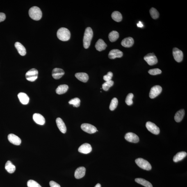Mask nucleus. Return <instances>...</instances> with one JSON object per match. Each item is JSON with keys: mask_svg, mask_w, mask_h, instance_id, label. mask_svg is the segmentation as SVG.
<instances>
[{"mask_svg": "<svg viewBox=\"0 0 187 187\" xmlns=\"http://www.w3.org/2000/svg\"><path fill=\"white\" fill-rule=\"evenodd\" d=\"M114 81H106L102 85V89L105 91H108L110 87L113 86Z\"/></svg>", "mask_w": 187, "mask_h": 187, "instance_id": "obj_33", "label": "nucleus"}, {"mask_svg": "<svg viewBox=\"0 0 187 187\" xmlns=\"http://www.w3.org/2000/svg\"><path fill=\"white\" fill-rule=\"evenodd\" d=\"M111 17L112 19L117 22H120L122 19L121 14L118 11L114 12L112 14Z\"/></svg>", "mask_w": 187, "mask_h": 187, "instance_id": "obj_29", "label": "nucleus"}, {"mask_svg": "<svg viewBox=\"0 0 187 187\" xmlns=\"http://www.w3.org/2000/svg\"><path fill=\"white\" fill-rule=\"evenodd\" d=\"M134 95L132 93H129L128 94L126 99V103L128 106H131L133 103L132 99Z\"/></svg>", "mask_w": 187, "mask_h": 187, "instance_id": "obj_35", "label": "nucleus"}, {"mask_svg": "<svg viewBox=\"0 0 187 187\" xmlns=\"http://www.w3.org/2000/svg\"><path fill=\"white\" fill-rule=\"evenodd\" d=\"M123 53L118 49H115L111 50L108 54V57L110 59H113L117 58L122 57Z\"/></svg>", "mask_w": 187, "mask_h": 187, "instance_id": "obj_12", "label": "nucleus"}, {"mask_svg": "<svg viewBox=\"0 0 187 187\" xmlns=\"http://www.w3.org/2000/svg\"><path fill=\"white\" fill-rule=\"evenodd\" d=\"M119 37V34L116 31H112L109 33L108 38L111 42H114L117 40Z\"/></svg>", "mask_w": 187, "mask_h": 187, "instance_id": "obj_30", "label": "nucleus"}, {"mask_svg": "<svg viewBox=\"0 0 187 187\" xmlns=\"http://www.w3.org/2000/svg\"><path fill=\"white\" fill-rule=\"evenodd\" d=\"M136 164L140 168L144 170H150L152 168L149 162L142 158H137L135 160Z\"/></svg>", "mask_w": 187, "mask_h": 187, "instance_id": "obj_4", "label": "nucleus"}, {"mask_svg": "<svg viewBox=\"0 0 187 187\" xmlns=\"http://www.w3.org/2000/svg\"><path fill=\"white\" fill-rule=\"evenodd\" d=\"M148 72L150 74L152 75H155L161 74V71L158 68L153 69L149 70Z\"/></svg>", "mask_w": 187, "mask_h": 187, "instance_id": "obj_37", "label": "nucleus"}, {"mask_svg": "<svg viewBox=\"0 0 187 187\" xmlns=\"http://www.w3.org/2000/svg\"><path fill=\"white\" fill-rule=\"evenodd\" d=\"M80 103H81V100L78 98H75L69 101V104L72 105L74 107H76V108H78L80 106Z\"/></svg>", "mask_w": 187, "mask_h": 187, "instance_id": "obj_31", "label": "nucleus"}, {"mask_svg": "<svg viewBox=\"0 0 187 187\" xmlns=\"http://www.w3.org/2000/svg\"><path fill=\"white\" fill-rule=\"evenodd\" d=\"M6 19V15L3 12H0V22H3Z\"/></svg>", "mask_w": 187, "mask_h": 187, "instance_id": "obj_40", "label": "nucleus"}, {"mask_svg": "<svg viewBox=\"0 0 187 187\" xmlns=\"http://www.w3.org/2000/svg\"><path fill=\"white\" fill-rule=\"evenodd\" d=\"M137 26H138V27L142 28V27L143 26V25L142 24V23L140 21V22H139L137 24Z\"/></svg>", "mask_w": 187, "mask_h": 187, "instance_id": "obj_41", "label": "nucleus"}, {"mask_svg": "<svg viewBox=\"0 0 187 187\" xmlns=\"http://www.w3.org/2000/svg\"><path fill=\"white\" fill-rule=\"evenodd\" d=\"M134 42V40L132 37H128L123 40L121 44L124 47L130 48L133 45Z\"/></svg>", "mask_w": 187, "mask_h": 187, "instance_id": "obj_19", "label": "nucleus"}, {"mask_svg": "<svg viewBox=\"0 0 187 187\" xmlns=\"http://www.w3.org/2000/svg\"><path fill=\"white\" fill-rule=\"evenodd\" d=\"M28 187H42L36 181L33 180H30L27 183Z\"/></svg>", "mask_w": 187, "mask_h": 187, "instance_id": "obj_36", "label": "nucleus"}, {"mask_svg": "<svg viewBox=\"0 0 187 187\" xmlns=\"http://www.w3.org/2000/svg\"><path fill=\"white\" fill-rule=\"evenodd\" d=\"M94 187H101V185L99 184V183H98Z\"/></svg>", "mask_w": 187, "mask_h": 187, "instance_id": "obj_42", "label": "nucleus"}, {"mask_svg": "<svg viewBox=\"0 0 187 187\" xmlns=\"http://www.w3.org/2000/svg\"><path fill=\"white\" fill-rule=\"evenodd\" d=\"M113 76V73L111 72H108L107 74L103 77V79L106 81H111Z\"/></svg>", "mask_w": 187, "mask_h": 187, "instance_id": "obj_38", "label": "nucleus"}, {"mask_svg": "<svg viewBox=\"0 0 187 187\" xmlns=\"http://www.w3.org/2000/svg\"><path fill=\"white\" fill-rule=\"evenodd\" d=\"M185 115V111L184 109L179 110L177 112L175 116V120L176 122H180L183 118Z\"/></svg>", "mask_w": 187, "mask_h": 187, "instance_id": "obj_26", "label": "nucleus"}, {"mask_svg": "<svg viewBox=\"0 0 187 187\" xmlns=\"http://www.w3.org/2000/svg\"><path fill=\"white\" fill-rule=\"evenodd\" d=\"M75 76L79 81L83 83H86L89 79L88 74L84 72L77 73L75 75Z\"/></svg>", "mask_w": 187, "mask_h": 187, "instance_id": "obj_22", "label": "nucleus"}, {"mask_svg": "<svg viewBox=\"0 0 187 187\" xmlns=\"http://www.w3.org/2000/svg\"><path fill=\"white\" fill-rule=\"evenodd\" d=\"M126 140L132 143H137L139 141V139L137 135L132 132H128L125 136Z\"/></svg>", "mask_w": 187, "mask_h": 187, "instance_id": "obj_11", "label": "nucleus"}, {"mask_svg": "<svg viewBox=\"0 0 187 187\" xmlns=\"http://www.w3.org/2000/svg\"><path fill=\"white\" fill-rule=\"evenodd\" d=\"M70 31L67 28H61L58 30L57 32V36L60 40L63 41H68L70 37Z\"/></svg>", "mask_w": 187, "mask_h": 187, "instance_id": "obj_2", "label": "nucleus"}, {"mask_svg": "<svg viewBox=\"0 0 187 187\" xmlns=\"http://www.w3.org/2000/svg\"><path fill=\"white\" fill-rule=\"evenodd\" d=\"M28 14L30 17L35 21L40 20L42 17L41 10L37 6H33L30 8Z\"/></svg>", "mask_w": 187, "mask_h": 187, "instance_id": "obj_3", "label": "nucleus"}, {"mask_svg": "<svg viewBox=\"0 0 187 187\" xmlns=\"http://www.w3.org/2000/svg\"><path fill=\"white\" fill-rule=\"evenodd\" d=\"M173 54L175 60L178 62L182 61L183 58V54L182 51L177 48H175L173 50Z\"/></svg>", "mask_w": 187, "mask_h": 187, "instance_id": "obj_10", "label": "nucleus"}, {"mask_svg": "<svg viewBox=\"0 0 187 187\" xmlns=\"http://www.w3.org/2000/svg\"><path fill=\"white\" fill-rule=\"evenodd\" d=\"M56 122L57 126L60 131L62 133H66L67 131L66 126L62 119L60 117H58L56 119Z\"/></svg>", "mask_w": 187, "mask_h": 187, "instance_id": "obj_17", "label": "nucleus"}, {"mask_svg": "<svg viewBox=\"0 0 187 187\" xmlns=\"http://www.w3.org/2000/svg\"><path fill=\"white\" fill-rule=\"evenodd\" d=\"M107 45L102 39H99L96 43L95 47L97 51H101L106 49Z\"/></svg>", "mask_w": 187, "mask_h": 187, "instance_id": "obj_20", "label": "nucleus"}, {"mask_svg": "<svg viewBox=\"0 0 187 187\" xmlns=\"http://www.w3.org/2000/svg\"><path fill=\"white\" fill-rule=\"evenodd\" d=\"M18 97L23 104L26 105L29 103V97L24 92H21L19 93L18 95Z\"/></svg>", "mask_w": 187, "mask_h": 187, "instance_id": "obj_21", "label": "nucleus"}, {"mask_svg": "<svg viewBox=\"0 0 187 187\" xmlns=\"http://www.w3.org/2000/svg\"><path fill=\"white\" fill-rule=\"evenodd\" d=\"M38 72L37 69L33 68L26 73V77L27 80L31 82L34 81L38 77Z\"/></svg>", "mask_w": 187, "mask_h": 187, "instance_id": "obj_5", "label": "nucleus"}, {"mask_svg": "<svg viewBox=\"0 0 187 187\" xmlns=\"http://www.w3.org/2000/svg\"><path fill=\"white\" fill-rule=\"evenodd\" d=\"M135 181L138 184L146 187H153L152 184L150 182L142 178H137Z\"/></svg>", "mask_w": 187, "mask_h": 187, "instance_id": "obj_28", "label": "nucleus"}, {"mask_svg": "<svg viewBox=\"0 0 187 187\" xmlns=\"http://www.w3.org/2000/svg\"><path fill=\"white\" fill-rule=\"evenodd\" d=\"M118 100L116 98H114L112 99L110 106V109L111 111H113L117 108L118 105Z\"/></svg>", "mask_w": 187, "mask_h": 187, "instance_id": "obj_32", "label": "nucleus"}, {"mask_svg": "<svg viewBox=\"0 0 187 187\" xmlns=\"http://www.w3.org/2000/svg\"><path fill=\"white\" fill-rule=\"evenodd\" d=\"M68 88V86L67 85H60L56 90V93L59 95L63 94L67 91Z\"/></svg>", "mask_w": 187, "mask_h": 187, "instance_id": "obj_27", "label": "nucleus"}, {"mask_svg": "<svg viewBox=\"0 0 187 187\" xmlns=\"http://www.w3.org/2000/svg\"><path fill=\"white\" fill-rule=\"evenodd\" d=\"M162 87L159 85H156L151 88L149 92V97L154 99L159 95L162 92Z\"/></svg>", "mask_w": 187, "mask_h": 187, "instance_id": "obj_8", "label": "nucleus"}, {"mask_svg": "<svg viewBox=\"0 0 187 187\" xmlns=\"http://www.w3.org/2000/svg\"><path fill=\"white\" fill-rule=\"evenodd\" d=\"M15 47L21 56H24L26 54V49L24 46L20 43L16 42L15 44Z\"/></svg>", "mask_w": 187, "mask_h": 187, "instance_id": "obj_23", "label": "nucleus"}, {"mask_svg": "<svg viewBox=\"0 0 187 187\" xmlns=\"http://www.w3.org/2000/svg\"><path fill=\"white\" fill-rule=\"evenodd\" d=\"M93 36V31L91 28H87L85 30L83 40V47L85 49H88L90 47Z\"/></svg>", "mask_w": 187, "mask_h": 187, "instance_id": "obj_1", "label": "nucleus"}, {"mask_svg": "<svg viewBox=\"0 0 187 187\" xmlns=\"http://www.w3.org/2000/svg\"><path fill=\"white\" fill-rule=\"evenodd\" d=\"M92 148L90 144L85 143L83 144L78 149L79 152L84 154H87L91 152Z\"/></svg>", "mask_w": 187, "mask_h": 187, "instance_id": "obj_14", "label": "nucleus"}, {"mask_svg": "<svg viewBox=\"0 0 187 187\" xmlns=\"http://www.w3.org/2000/svg\"><path fill=\"white\" fill-rule=\"evenodd\" d=\"M187 155V153L185 151H181L178 152L174 156L173 161L175 163L180 161L186 157Z\"/></svg>", "mask_w": 187, "mask_h": 187, "instance_id": "obj_24", "label": "nucleus"}, {"mask_svg": "<svg viewBox=\"0 0 187 187\" xmlns=\"http://www.w3.org/2000/svg\"><path fill=\"white\" fill-rule=\"evenodd\" d=\"M146 127L148 131L153 134L158 135L160 133L159 128L152 122H147L146 124Z\"/></svg>", "mask_w": 187, "mask_h": 187, "instance_id": "obj_7", "label": "nucleus"}, {"mask_svg": "<svg viewBox=\"0 0 187 187\" xmlns=\"http://www.w3.org/2000/svg\"><path fill=\"white\" fill-rule=\"evenodd\" d=\"M65 74V72L63 69L59 68H55L52 72V76L54 79H58L61 78Z\"/></svg>", "mask_w": 187, "mask_h": 187, "instance_id": "obj_15", "label": "nucleus"}, {"mask_svg": "<svg viewBox=\"0 0 187 187\" xmlns=\"http://www.w3.org/2000/svg\"><path fill=\"white\" fill-rule=\"evenodd\" d=\"M8 139L9 141L14 145H19L21 143V140L20 138L12 133L8 135Z\"/></svg>", "mask_w": 187, "mask_h": 187, "instance_id": "obj_13", "label": "nucleus"}, {"mask_svg": "<svg viewBox=\"0 0 187 187\" xmlns=\"http://www.w3.org/2000/svg\"><path fill=\"white\" fill-rule=\"evenodd\" d=\"M33 119L37 124L43 125L45 123V119L44 117L39 113H35L33 115Z\"/></svg>", "mask_w": 187, "mask_h": 187, "instance_id": "obj_16", "label": "nucleus"}, {"mask_svg": "<svg viewBox=\"0 0 187 187\" xmlns=\"http://www.w3.org/2000/svg\"><path fill=\"white\" fill-rule=\"evenodd\" d=\"M49 184L51 187H61L59 184L53 181H50Z\"/></svg>", "mask_w": 187, "mask_h": 187, "instance_id": "obj_39", "label": "nucleus"}, {"mask_svg": "<svg viewBox=\"0 0 187 187\" xmlns=\"http://www.w3.org/2000/svg\"><path fill=\"white\" fill-rule=\"evenodd\" d=\"M86 169L83 167H80L76 169L75 172V177L76 179H81L85 175Z\"/></svg>", "mask_w": 187, "mask_h": 187, "instance_id": "obj_18", "label": "nucleus"}, {"mask_svg": "<svg viewBox=\"0 0 187 187\" xmlns=\"http://www.w3.org/2000/svg\"><path fill=\"white\" fill-rule=\"evenodd\" d=\"M144 59L150 66L155 65L158 62L157 58L153 53H149L147 54L144 57Z\"/></svg>", "mask_w": 187, "mask_h": 187, "instance_id": "obj_6", "label": "nucleus"}, {"mask_svg": "<svg viewBox=\"0 0 187 187\" xmlns=\"http://www.w3.org/2000/svg\"><path fill=\"white\" fill-rule=\"evenodd\" d=\"M81 128L83 131L90 134H92L97 131V129L95 126L88 124H81Z\"/></svg>", "mask_w": 187, "mask_h": 187, "instance_id": "obj_9", "label": "nucleus"}, {"mask_svg": "<svg viewBox=\"0 0 187 187\" xmlns=\"http://www.w3.org/2000/svg\"><path fill=\"white\" fill-rule=\"evenodd\" d=\"M5 168L7 172L10 174L13 173L16 170V167L15 166L9 161L6 162L5 165Z\"/></svg>", "mask_w": 187, "mask_h": 187, "instance_id": "obj_25", "label": "nucleus"}, {"mask_svg": "<svg viewBox=\"0 0 187 187\" xmlns=\"http://www.w3.org/2000/svg\"><path fill=\"white\" fill-rule=\"evenodd\" d=\"M150 14L151 17L154 19L158 18L159 17V12H158L156 9L152 8L150 10Z\"/></svg>", "mask_w": 187, "mask_h": 187, "instance_id": "obj_34", "label": "nucleus"}]
</instances>
